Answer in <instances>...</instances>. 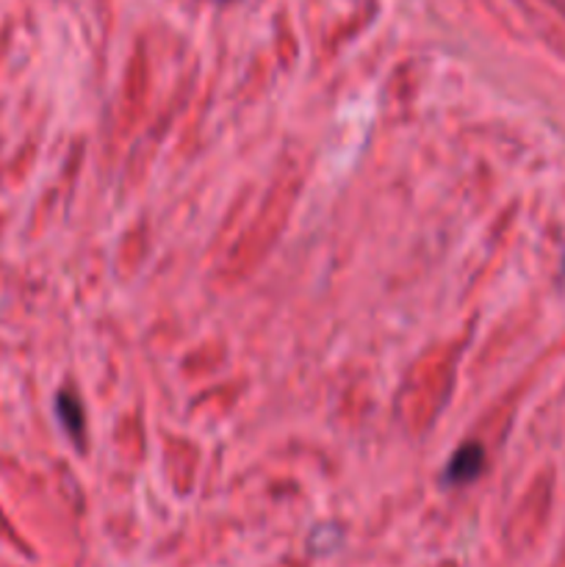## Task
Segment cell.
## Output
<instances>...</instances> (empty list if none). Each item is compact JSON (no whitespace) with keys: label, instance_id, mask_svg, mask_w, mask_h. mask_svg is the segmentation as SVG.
I'll list each match as a JSON object with an SVG mask.
<instances>
[{"label":"cell","instance_id":"2","mask_svg":"<svg viewBox=\"0 0 565 567\" xmlns=\"http://www.w3.org/2000/svg\"><path fill=\"white\" fill-rule=\"evenodd\" d=\"M59 408H61V415H64V424L70 426L72 435H78V426H81V408H78L70 396H61Z\"/></svg>","mask_w":565,"mask_h":567},{"label":"cell","instance_id":"1","mask_svg":"<svg viewBox=\"0 0 565 567\" xmlns=\"http://www.w3.org/2000/svg\"><path fill=\"white\" fill-rule=\"evenodd\" d=\"M482 468V449L480 446H463L458 454L452 457L446 471V480L452 482H469L480 474Z\"/></svg>","mask_w":565,"mask_h":567}]
</instances>
